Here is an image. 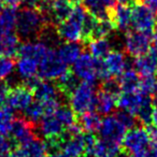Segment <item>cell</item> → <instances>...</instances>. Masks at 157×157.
Returning a JSON list of instances; mask_svg holds the SVG:
<instances>
[{"label": "cell", "mask_w": 157, "mask_h": 157, "mask_svg": "<svg viewBox=\"0 0 157 157\" xmlns=\"http://www.w3.org/2000/svg\"><path fill=\"white\" fill-rule=\"evenodd\" d=\"M15 67L18 76L23 78L24 81H27L29 78L37 76L38 70H39V65H38L37 61L31 58H28V57H20Z\"/></svg>", "instance_id": "484cf974"}, {"label": "cell", "mask_w": 157, "mask_h": 157, "mask_svg": "<svg viewBox=\"0 0 157 157\" xmlns=\"http://www.w3.org/2000/svg\"><path fill=\"white\" fill-rule=\"evenodd\" d=\"M46 150L44 142L36 138L35 140L12 150L11 157H45Z\"/></svg>", "instance_id": "d6986e66"}, {"label": "cell", "mask_w": 157, "mask_h": 157, "mask_svg": "<svg viewBox=\"0 0 157 157\" xmlns=\"http://www.w3.org/2000/svg\"><path fill=\"white\" fill-rule=\"evenodd\" d=\"M148 97L150 96L142 94L139 90L133 93H123L117 97V108L136 115L138 110Z\"/></svg>", "instance_id": "2e32d148"}, {"label": "cell", "mask_w": 157, "mask_h": 157, "mask_svg": "<svg viewBox=\"0 0 157 157\" xmlns=\"http://www.w3.org/2000/svg\"><path fill=\"white\" fill-rule=\"evenodd\" d=\"M139 3L143 5L154 14H157V0H138Z\"/></svg>", "instance_id": "ab89813d"}, {"label": "cell", "mask_w": 157, "mask_h": 157, "mask_svg": "<svg viewBox=\"0 0 157 157\" xmlns=\"http://www.w3.org/2000/svg\"><path fill=\"white\" fill-rule=\"evenodd\" d=\"M145 157H157V139L151 140L147 148L144 152Z\"/></svg>", "instance_id": "f35d334b"}, {"label": "cell", "mask_w": 157, "mask_h": 157, "mask_svg": "<svg viewBox=\"0 0 157 157\" xmlns=\"http://www.w3.org/2000/svg\"><path fill=\"white\" fill-rule=\"evenodd\" d=\"M33 93L26 85H16L10 88L6 98L7 107L13 111L23 112L33 102Z\"/></svg>", "instance_id": "9c48e42d"}, {"label": "cell", "mask_w": 157, "mask_h": 157, "mask_svg": "<svg viewBox=\"0 0 157 157\" xmlns=\"http://www.w3.org/2000/svg\"><path fill=\"white\" fill-rule=\"evenodd\" d=\"M122 154V144L107 140H97L93 150V157H118Z\"/></svg>", "instance_id": "44dd1931"}, {"label": "cell", "mask_w": 157, "mask_h": 157, "mask_svg": "<svg viewBox=\"0 0 157 157\" xmlns=\"http://www.w3.org/2000/svg\"><path fill=\"white\" fill-rule=\"evenodd\" d=\"M100 90H105V92L109 93V94L113 95V96H115V97L120 96L121 92H122L120 83H118V81H116L115 78H109V80L103 81V83L101 84Z\"/></svg>", "instance_id": "74e56055"}, {"label": "cell", "mask_w": 157, "mask_h": 157, "mask_svg": "<svg viewBox=\"0 0 157 157\" xmlns=\"http://www.w3.org/2000/svg\"><path fill=\"white\" fill-rule=\"evenodd\" d=\"M39 131L46 140L58 138L66 131V127L58 120L55 113L45 114L40 121Z\"/></svg>", "instance_id": "5bb4252c"}, {"label": "cell", "mask_w": 157, "mask_h": 157, "mask_svg": "<svg viewBox=\"0 0 157 157\" xmlns=\"http://www.w3.org/2000/svg\"><path fill=\"white\" fill-rule=\"evenodd\" d=\"M69 71L68 65H66L57 55V52L51 48L46 56L40 61L38 75L40 78L48 80V81H55L58 80L65 73Z\"/></svg>", "instance_id": "277c9868"}, {"label": "cell", "mask_w": 157, "mask_h": 157, "mask_svg": "<svg viewBox=\"0 0 157 157\" xmlns=\"http://www.w3.org/2000/svg\"><path fill=\"white\" fill-rule=\"evenodd\" d=\"M20 46V37L13 31L7 33L0 41V55L13 58L18 55Z\"/></svg>", "instance_id": "7402d4cb"}, {"label": "cell", "mask_w": 157, "mask_h": 157, "mask_svg": "<svg viewBox=\"0 0 157 157\" xmlns=\"http://www.w3.org/2000/svg\"><path fill=\"white\" fill-rule=\"evenodd\" d=\"M0 18H1V22H2L7 33H12L15 29L16 21H17V11H16V8L6 7L1 11Z\"/></svg>", "instance_id": "4dcf8cb0"}, {"label": "cell", "mask_w": 157, "mask_h": 157, "mask_svg": "<svg viewBox=\"0 0 157 157\" xmlns=\"http://www.w3.org/2000/svg\"><path fill=\"white\" fill-rule=\"evenodd\" d=\"M97 93L92 84L82 82L78 83L69 94L70 108L75 114L81 115L86 112L96 110Z\"/></svg>", "instance_id": "3957f363"}, {"label": "cell", "mask_w": 157, "mask_h": 157, "mask_svg": "<svg viewBox=\"0 0 157 157\" xmlns=\"http://www.w3.org/2000/svg\"><path fill=\"white\" fill-rule=\"evenodd\" d=\"M152 42L154 43V48H157V27H155L152 35Z\"/></svg>", "instance_id": "bcb514c9"}, {"label": "cell", "mask_w": 157, "mask_h": 157, "mask_svg": "<svg viewBox=\"0 0 157 157\" xmlns=\"http://www.w3.org/2000/svg\"><path fill=\"white\" fill-rule=\"evenodd\" d=\"M6 98H1L0 97V110L2 109L3 107H6Z\"/></svg>", "instance_id": "c3c4849f"}, {"label": "cell", "mask_w": 157, "mask_h": 157, "mask_svg": "<svg viewBox=\"0 0 157 157\" xmlns=\"http://www.w3.org/2000/svg\"><path fill=\"white\" fill-rule=\"evenodd\" d=\"M51 48L42 41H26L25 43L21 44L18 56L28 57L40 63V61L46 56Z\"/></svg>", "instance_id": "e0dca14e"}, {"label": "cell", "mask_w": 157, "mask_h": 157, "mask_svg": "<svg viewBox=\"0 0 157 157\" xmlns=\"http://www.w3.org/2000/svg\"><path fill=\"white\" fill-rule=\"evenodd\" d=\"M87 48L90 54L96 59H102L111 52L112 43L107 38L102 39H94L87 42Z\"/></svg>", "instance_id": "83f0119b"}, {"label": "cell", "mask_w": 157, "mask_h": 157, "mask_svg": "<svg viewBox=\"0 0 157 157\" xmlns=\"http://www.w3.org/2000/svg\"><path fill=\"white\" fill-rule=\"evenodd\" d=\"M1 1L7 7H13V8H17L21 3H23V0H1Z\"/></svg>", "instance_id": "b9f144b4"}, {"label": "cell", "mask_w": 157, "mask_h": 157, "mask_svg": "<svg viewBox=\"0 0 157 157\" xmlns=\"http://www.w3.org/2000/svg\"><path fill=\"white\" fill-rule=\"evenodd\" d=\"M48 157H68L63 151H58V152L52 153V154H48Z\"/></svg>", "instance_id": "ee69618b"}, {"label": "cell", "mask_w": 157, "mask_h": 157, "mask_svg": "<svg viewBox=\"0 0 157 157\" xmlns=\"http://www.w3.org/2000/svg\"><path fill=\"white\" fill-rule=\"evenodd\" d=\"M114 29L115 28H114L113 24H112V22L110 21V18H108V20H98L96 25H95L94 30H93V33H92L90 40L107 38Z\"/></svg>", "instance_id": "1f68e13d"}, {"label": "cell", "mask_w": 157, "mask_h": 157, "mask_svg": "<svg viewBox=\"0 0 157 157\" xmlns=\"http://www.w3.org/2000/svg\"><path fill=\"white\" fill-rule=\"evenodd\" d=\"M78 125L80 126L82 131H85L86 133H93L95 131L99 130V128H100V115L94 111L83 113L78 116Z\"/></svg>", "instance_id": "4316f807"}, {"label": "cell", "mask_w": 157, "mask_h": 157, "mask_svg": "<svg viewBox=\"0 0 157 157\" xmlns=\"http://www.w3.org/2000/svg\"><path fill=\"white\" fill-rule=\"evenodd\" d=\"M33 96L40 102H46V101L55 100V99H61V95H63L56 84L44 82L41 81V80L33 88Z\"/></svg>", "instance_id": "ffe728a7"}, {"label": "cell", "mask_w": 157, "mask_h": 157, "mask_svg": "<svg viewBox=\"0 0 157 157\" xmlns=\"http://www.w3.org/2000/svg\"><path fill=\"white\" fill-rule=\"evenodd\" d=\"M43 0H23V3L26 8L29 9H39L40 6L42 5Z\"/></svg>", "instance_id": "60d3db41"}, {"label": "cell", "mask_w": 157, "mask_h": 157, "mask_svg": "<svg viewBox=\"0 0 157 157\" xmlns=\"http://www.w3.org/2000/svg\"><path fill=\"white\" fill-rule=\"evenodd\" d=\"M82 5L85 7L87 12L97 20H108L109 9L105 6L102 0H83Z\"/></svg>", "instance_id": "f1b7e54d"}, {"label": "cell", "mask_w": 157, "mask_h": 157, "mask_svg": "<svg viewBox=\"0 0 157 157\" xmlns=\"http://www.w3.org/2000/svg\"><path fill=\"white\" fill-rule=\"evenodd\" d=\"M152 123L155 127H157V101L154 102V109H153V117Z\"/></svg>", "instance_id": "7bdbcfd3"}, {"label": "cell", "mask_w": 157, "mask_h": 157, "mask_svg": "<svg viewBox=\"0 0 157 157\" xmlns=\"http://www.w3.org/2000/svg\"><path fill=\"white\" fill-rule=\"evenodd\" d=\"M3 9H5V8H3V3H2V1H1V0H0V12L2 11Z\"/></svg>", "instance_id": "f907efd6"}, {"label": "cell", "mask_w": 157, "mask_h": 157, "mask_svg": "<svg viewBox=\"0 0 157 157\" xmlns=\"http://www.w3.org/2000/svg\"><path fill=\"white\" fill-rule=\"evenodd\" d=\"M9 136L16 146L26 144L36 139L35 125L25 117H15Z\"/></svg>", "instance_id": "7c38bea8"}, {"label": "cell", "mask_w": 157, "mask_h": 157, "mask_svg": "<svg viewBox=\"0 0 157 157\" xmlns=\"http://www.w3.org/2000/svg\"><path fill=\"white\" fill-rule=\"evenodd\" d=\"M57 55L66 65H73L82 52L81 45L75 42H65L57 48Z\"/></svg>", "instance_id": "603a6c76"}, {"label": "cell", "mask_w": 157, "mask_h": 157, "mask_svg": "<svg viewBox=\"0 0 157 157\" xmlns=\"http://www.w3.org/2000/svg\"><path fill=\"white\" fill-rule=\"evenodd\" d=\"M156 72H157V70H156Z\"/></svg>", "instance_id": "f5cc1de1"}, {"label": "cell", "mask_w": 157, "mask_h": 157, "mask_svg": "<svg viewBox=\"0 0 157 157\" xmlns=\"http://www.w3.org/2000/svg\"><path fill=\"white\" fill-rule=\"evenodd\" d=\"M14 68H15V63L13 59L0 55V82L11 75Z\"/></svg>", "instance_id": "d590c367"}, {"label": "cell", "mask_w": 157, "mask_h": 157, "mask_svg": "<svg viewBox=\"0 0 157 157\" xmlns=\"http://www.w3.org/2000/svg\"><path fill=\"white\" fill-rule=\"evenodd\" d=\"M6 33H7V30H6L5 26H3L2 22H1V18H0V41L2 40V38L5 37Z\"/></svg>", "instance_id": "f6af8a7d"}, {"label": "cell", "mask_w": 157, "mask_h": 157, "mask_svg": "<svg viewBox=\"0 0 157 157\" xmlns=\"http://www.w3.org/2000/svg\"><path fill=\"white\" fill-rule=\"evenodd\" d=\"M127 58L124 53L120 51H111L107 56L105 57L103 65L109 74L112 78L120 76L127 68Z\"/></svg>", "instance_id": "ac0fdd59"}, {"label": "cell", "mask_w": 157, "mask_h": 157, "mask_svg": "<svg viewBox=\"0 0 157 157\" xmlns=\"http://www.w3.org/2000/svg\"><path fill=\"white\" fill-rule=\"evenodd\" d=\"M118 3H121V5H135L136 0H117Z\"/></svg>", "instance_id": "7dc6e473"}, {"label": "cell", "mask_w": 157, "mask_h": 157, "mask_svg": "<svg viewBox=\"0 0 157 157\" xmlns=\"http://www.w3.org/2000/svg\"><path fill=\"white\" fill-rule=\"evenodd\" d=\"M139 92L150 97L157 96V78L154 74L142 76L140 80Z\"/></svg>", "instance_id": "836d02e7"}, {"label": "cell", "mask_w": 157, "mask_h": 157, "mask_svg": "<svg viewBox=\"0 0 157 157\" xmlns=\"http://www.w3.org/2000/svg\"><path fill=\"white\" fill-rule=\"evenodd\" d=\"M14 120V111L9 107H3L0 110V133H2L3 136H9Z\"/></svg>", "instance_id": "f546056e"}, {"label": "cell", "mask_w": 157, "mask_h": 157, "mask_svg": "<svg viewBox=\"0 0 157 157\" xmlns=\"http://www.w3.org/2000/svg\"><path fill=\"white\" fill-rule=\"evenodd\" d=\"M150 142L151 138L146 128L136 126L126 132L122 142V148L125 153L135 156L145 152Z\"/></svg>", "instance_id": "5b68a950"}, {"label": "cell", "mask_w": 157, "mask_h": 157, "mask_svg": "<svg viewBox=\"0 0 157 157\" xmlns=\"http://www.w3.org/2000/svg\"><path fill=\"white\" fill-rule=\"evenodd\" d=\"M117 107V97L99 90L96 97V110L99 114L109 115Z\"/></svg>", "instance_id": "cb8c5ba5"}, {"label": "cell", "mask_w": 157, "mask_h": 157, "mask_svg": "<svg viewBox=\"0 0 157 157\" xmlns=\"http://www.w3.org/2000/svg\"><path fill=\"white\" fill-rule=\"evenodd\" d=\"M98 63L99 59L94 58L90 53H83L73 63V74L83 82L94 85L98 78Z\"/></svg>", "instance_id": "8992f818"}, {"label": "cell", "mask_w": 157, "mask_h": 157, "mask_svg": "<svg viewBox=\"0 0 157 157\" xmlns=\"http://www.w3.org/2000/svg\"><path fill=\"white\" fill-rule=\"evenodd\" d=\"M46 26L50 25L39 10L24 8L17 12V21L15 26L16 35L26 41H30L35 38L40 37Z\"/></svg>", "instance_id": "6da1fadb"}, {"label": "cell", "mask_w": 157, "mask_h": 157, "mask_svg": "<svg viewBox=\"0 0 157 157\" xmlns=\"http://www.w3.org/2000/svg\"><path fill=\"white\" fill-rule=\"evenodd\" d=\"M99 133L102 140L122 144L127 132V128L117 120L115 115H107L101 121Z\"/></svg>", "instance_id": "30bf717a"}, {"label": "cell", "mask_w": 157, "mask_h": 157, "mask_svg": "<svg viewBox=\"0 0 157 157\" xmlns=\"http://www.w3.org/2000/svg\"><path fill=\"white\" fill-rule=\"evenodd\" d=\"M139 73L135 69H126L120 75V86L123 93H133L139 90L140 86Z\"/></svg>", "instance_id": "d4e9b609"}, {"label": "cell", "mask_w": 157, "mask_h": 157, "mask_svg": "<svg viewBox=\"0 0 157 157\" xmlns=\"http://www.w3.org/2000/svg\"><path fill=\"white\" fill-rule=\"evenodd\" d=\"M58 120L63 123V125L66 127V129L71 127L72 125L76 124V116L75 113L72 111V109L68 105H61L55 112Z\"/></svg>", "instance_id": "e575fe53"}, {"label": "cell", "mask_w": 157, "mask_h": 157, "mask_svg": "<svg viewBox=\"0 0 157 157\" xmlns=\"http://www.w3.org/2000/svg\"><path fill=\"white\" fill-rule=\"evenodd\" d=\"M87 13L83 5L74 6L69 17L57 24L56 33L59 39L75 43L83 40V24Z\"/></svg>", "instance_id": "7a4b0ae2"}, {"label": "cell", "mask_w": 157, "mask_h": 157, "mask_svg": "<svg viewBox=\"0 0 157 157\" xmlns=\"http://www.w3.org/2000/svg\"><path fill=\"white\" fill-rule=\"evenodd\" d=\"M109 18L114 28L127 33L131 26V8L127 5H115L109 10Z\"/></svg>", "instance_id": "4fadbf2b"}, {"label": "cell", "mask_w": 157, "mask_h": 157, "mask_svg": "<svg viewBox=\"0 0 157 157\" xmlns=\"http://www.w3.org/2000/svg\"><path fill=\"white\" fill-rule=\"evenodd\" d=\"M115 116L127 129H131V128H133V127H136V125H137V123H138L137 117H136L133 114L129 113V112H127V111L121 110V111H118L117 113L115 114Z\"/></svg>", "instance_id": "8d00e7d4"}, {"label": "cell", "mask_w": 157, "mask_h": 157, "mask_svg": "<svg viewBox=\"0 0 157 157\" xmlns=\"http://www.w3.org/2000/svg\"><path fill=\"white\" fill-rule=\"evenodd\" d=\"M118 157H132V156H131V155H129V154H127V153H122V154H121Z\"/></svg>", "instance_id": "681fc988"}, {"label": "cell", "mask_w": 157, "mask_h": 157, "mask_svg": "<svg viewBox=\"0 0 157 157\" xmlns=\"http://www.w3.org/2000/svg\"><path fill=\"white\" fill-rule=\"evenodd\" d=\"M24 112H25L24 117L26 118L27 121H29L30 123H33V125L37 124V123H40L42 117L45 115V111H44L43 105L38 100L31 103Z\"/></svg>", "instance_id": "d6a6232c"}, {"label": "cell", "mask_w": 157, "mask_h": 157, "mask_svg": "<svg viewBox=\"0 0 157 157\" xmlns=\"http://www.w3.org/2000/svg\"><path fill=\"white\" fill-rule=\"evenodd\" d=\"M133 67L142 76L153 75L157 70V48H151L145 54L136 57L133 60Z\"/></svg>", "instance_id": "9a60e30c"}, {"label": "cell", "mask_w": 157, "mask_h": 157, "mask_svg": "<svg viewBox=\"0 0 157 157\" xmlns=\"http://www.w3.org/2000/svg\"><path fill=\"white\" fill-rule=\"evenodd\" d=\"M156 15L143 5L136 3L131 8V26L136 30L151 33L156 27Z\"/></svg>", "instance_id": "ba28073f"}, {"label": "cell", "mask_w": 157, "mask_h": 157, "mask_svg": "<svg viewBox=\"0 0 157 157\" xmlns=\"http://www.w3.org/2000/svg\"><path fill=\"white\" fill-rule=\"evenodd\" d=\"M60 150L68 157H85V135H70L67 130L60 136Z\"/></svg>", "instance_id": "8fae6325"}, {"label": "cell", "mask_w": 157, "mask_h": 157, "mask_svg": "<svg viewBox=\"0 0 157 157\" xmlns=\"http://www.w3.org/2000/svg\"><path fill=\"white\" fill-rule=\"evenodd\" d=\"M152 35L138 30H128L124 38V48L131 57H139L151 48Z\"/></svg>", "instance_id": "52a82bcc"}, {"label": "cell", "mask_w": 157, "mask_h": 157, "mask_svg": "<svg viewBox=\"0 0 157 157\" xmlns=\"http://www.w3.org/2000/svg\"><path fill=\"white\" fill-rule=\"evenodd\" d=\"M132 157H145V155H144V153H142V154H139V155H135V156Z\"/></svg>", "instance_id": "816d5d0a"}]
</instances>
